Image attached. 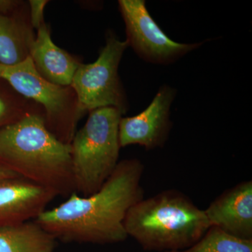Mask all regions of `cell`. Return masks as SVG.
Instances as JSON below:
<instances>
[{"mask_svg":"<svg viewBox=\"0 0 252 252\" xmlns=\"http://www.w3.org/2000/svg\"><path fill=\"white\" fill-rule=\"evenodd\" d=\"M36 31L30 51V58L36 71L52 84L70 86L81 63L54 44L51 39V28L46 23Z\"/></svg>","mask_w":252,"mask_h":252,"instance_id":"cell-11","label":"cell"},{"mask_svg":"<svg viewBox=\"0 0 252 252\" xmlns=\"http://www.w3.org/2000/svg\"><path fill=\"white\" fill-rule=\"evenodd\" d=\"M34 31L28 2L13 16L0 15V64L15 65L29 58Z\"/></svg>","mask_w":252,"mask_h":252,"instance_id":"cell-12","label":"cell"},{"mask_svg":"<svg viewBox=\"0 0 252 252\" xmlns=\"http://www.w3.org/2000/svg\"><path fill=\"white\" fill-rule=\"evenodd\" d=\"M18 177V176L0 165V180H1V179L10 178V177Z\"/></svg>","mask_w":252,"mask_h":252,"instance_id":"cell-18","label":"cell"},{"mask_svg":"<svg viewBox=\"0 0 252 252\" xmlns=\"http://www.w3.org/2000/svg\"><path fill=\"white\" fill-rule=\"evenodd\" d=\"M56 195L20 177L0 180V228L34 220Z\"/></svg>","mask_w":252,"mask_h":252,"instance_id":"cell-9","label":"cell"},{"mask_svg":"<svg viewBox=\"0 0 252 252\" xmlns=\"http://www.w3.org/2000/svg\"><path fill=\"white\" fill-rule=\"evenodd\" d=\"M127 47V41L119 40L109 32L97 59L90 64L81 63L70 86L83 112L102 107H114L123 115L127 112L128 102L118 70Z\"/></svg>","mask_w":252,"mask_h":252,"instance_id":"cell-6","label":"cell"},{"mask_svg":"<svg viewBox=\"0 0 252 252\" xmlns=\"http://www.w3.org/2000/svg\"><path fill=\"white\" fill-rule=\"evenodd\" d=\"M34 114L44 115V109L20 94L9 84L4 91L0 90V129Z\"/></svg>","mask_w":252,"mask_h":252,"instance_id":"cell-15","label":"cell"},{"mask_svg":"<svg viewBox=\"0 0 252 252\" xmlns=\"http://www.w3.org/2000/svg\"><path fill=\"white\" fill-rule=\"evenodd\" d=\"M119 8L125 23L128 46L147 62L162 65L172 64L203 44H182L172 40L149 14L144 0H119Z\"/></svg>","mask_w":252,"mask_h":252,"instance_id":"cell-7","label":"cell"},{"mask_svg":"<svg viewBox=\"0 0 252 252\" xmlns=\"http://www.w3.org/2000/svg\"><path fill=\"white\" fill-rule=\"evenodd\" d=\"M165 252H252V240L237 238L210 226L200 240L189 248Z\"/></svg>","mask_w":252,"mask_h":252,"instance_id":"cell-14","label":"cell"},{"mask_svg":"<svg viewBox=\"0 0 252 252\" xmlns=\"http://www.w3.org/2000/svg\"><path fill=\"white\" fill-rule=\"evenodd\" d=\"M56 240L34 220L0 228V252H54Z\"/></svg>","mask_w":252,"mask_h":252,"instance_id":"cell-13","label":"cell"},{"mask_svg":"<svg viewBox=\"0 0 252 252\" xmlns=\"http://www.w3.org/2000/svg\"><path fill=\"white\" fill-rule=\"evenodd\" d=\"M49 1L46 0H30L28 6L30 9V17L32 26L34 30H37L45 23L44 18V8Z\"/></svg>","mask_w":252,"mask_h":252,"instance_id":"cell-16","label":"cell"},{"mask_svg":"<svg viewBox=\"0 0 252 252\" xmlns=\"http://www.w3.org/2000/svg\"><path fill=\"white\" fill-rule=\"evenodd\" d=\"M122 115L114 107L91 111L85 125L73 137L71 158L74 189L79 195L95 193L117 167L122 148L119 127Z\"/></svg>","mask_w":252,"mask_h":252,"instance_id":"cell-4","label":"cell"},{"mask_svg":"<svg viewBox=\"0 0 252 252\" xmlns=\"http://www.w3.org/2000/svg\"><path fill=\"white\" fill-rule=\"evenodd\" d=\"M127 236L145 251L185 250L196 243L210 227L204 210L187 195L168 189L130 207L124 220Z\"/></svg>","mask_w":252,"mask_h":252,"instance_id":"cell-3","label":"cell"},{"mask_svg":"<svg viewBox=\"0 0 252 252\" xmlns=\"http://www.w3.org/2000/svg\"><path fill=\"white\" fill-rule=\"evenodd\" d=\"M27 5L28 2L21 0H0V15L13 16Z\"/></svg>","mask_w":252,"mask_h":252,"instance_id":"cell-17","label":"cell"},{"mask_svg":"<svg viewBox=\"0 0 252 252\" xmlns=\"http://www.w3.org/2000/svg\"><path fill=\"white\" fill-rule=\"evenodd\" d=\"M177 91L164 85L144 111L130 117H122L119 123V142L122 148L140 145L147 150L163 147L172 128L170 107Z\"/></svg>","mask_w":252,"mask_h":252,"instance_id":"cell-8","label":"cell"},{"mask_svg":"<svg viewBox=\"0 0 252 252\" xmlns=\"http://www.w3.org/2000/svg\"><path fill=\"white\" fill-rule=\"evenodd\" d=\"M0 165L56 196L75 192L70 144L48 130L44 114H31L0 129Z\"/></svg>","mask_w":252,"mask_h":252,"instance_id":"cell-2","label":"cell"},{"mask_svg":"<svg viewBox=\"0 0 252 252\" xmlns=\"http://www.w3.org/2000/svg\"><path fill=\"white\" fill-rule=\"evenodd\" d=\"M0 78L40 105L48 130L63 143L70 144L78 123L85 114L71 86L57 85L46 80L36 71L30 57L15 65L0 64Z\"/></svg>","mask_w":252,"mask_h":252,"instance_id":"cell-5","label":"cell"},{"mask_svg":"<svg viewBox=\"0 0 252 252\" xmlns=\"http://www.w3.org/2000/svg\"><path fill=\"white\" fill-rule=\"evenodd\" d=\"M144 170L138 159L121 160L95 193L82 196L74 192L34 220L64 243L106 245L125 241L128 238L124 227L126 215L144 198L141 185Z\"/></svg>","mask_w":252,"mask_h":252,"instance_id":"cell-1","label":"cell"},{"mask_svg":"<svg viewBox=\"0 0 252 252\" xmlns=\"http://www.w3.org/2000/svg\"><path fill=\"white\" fill-rule=\"evenodd\" d=\"M210 226L237 238L252 240V182L224 190L204 210Z\"/></svg>","mask_w":252,"mask_h":252,"instance_id":"cell-10","label":"cell"}]
</instances>
